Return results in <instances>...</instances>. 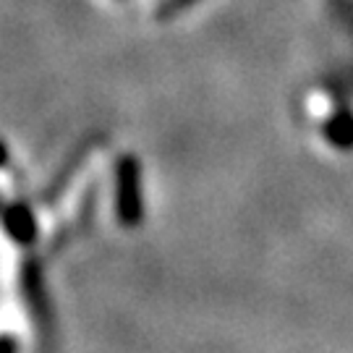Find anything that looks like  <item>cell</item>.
<instances>
[{"mask_svg":"<svg viewBox=\"0 0 353 353\" xmlns=\"http://www.w3.org/2000/svg\"><path fill=\"white\" fill-rule=\"evenodd\" d=\"M191 3H196V0H165L163 6H160V16H176L183 8H189Z\"/></svg>","mask_w":353,"mask_h":353,"instance_id":"obj_2","label":"cell"},{"mask_svg":"<svg viewBox=\"0 0 353 353\" xmlns=\"http://www.w3.org/2000/svg\"><path fill=\"white\" fill-rule=\"evenodd\" d=\"M115 202L118 217L123 225H137L141 217L139 199V165L134 157H126L118 165V181H115Z\"/></svg>","mask_w":353,"mask_h":353,"instance_id":"obj_1","label":"cell"}]
</instances>
